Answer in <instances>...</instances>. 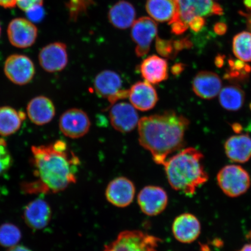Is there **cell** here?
Here are the masks:
<instances>
[{
    "label": "cell",
    "instance_id": "obj_35",
    "mask_svg": "<svg viewBox=\"0 0 251 251\" xmlns=\"http://www.w3.org/2000/svg\"><path fill=\"white\" fill-rule=\"evenodd\" d=\"M17 5V0H0V6L5 8H12Z\"/></svg>",
    "mask_w": 251,
    "mask_h": 251
},
{
    "label": "cell",
    "instance_id": "obj_26",
    "mask_svg": "<svg viewBox=\"0 0 251 251\" xmlns=\"http://www.w3.org/2000/svg\"><path fill=\"white\" fill-rule=\"evenodd\" d=\"M245 94L239 86L230 85L221 90L219 102L222 107L229 111H237L242 107Z\"/></svg>",
    "mask_w": 251,
    "mask_h": 251
},
{
    "label": "cell",
    "instance_id": "obj_15",
    "mask_svg": "<svg viewBox=\"0 0 251 251\" xmlns=\"http://www.w3.org/2000/svg\"><path fill=\"white\" fill-rule=\"evenodd\" d=\"M136 188L126 177L115 178L108 184L105 191L108 201L118 208H125L134 200Z\"/></svg>",
    "mask_w": 251,
    "mask_h": 251
},
{
    "label": "cell",
    "instance_id": "obj_40",
    "mask_svg": "<svg viewBox=\"0 0 251 251\" xmlns=\"http://www.w3.org/2000/svg\"><path fill=\"white\" fill-rule=\"evenodd\" d=\"M8 251H31L30 249L26 247L23 246H14L11 247Z\"/></svg>",
    "mask_w": 251,
    "mask_h": 251
},
{
    "label": "cell",
    "instance_id": "obj_6",
    "mask_svg": "<svg viewBox=\"0 0 251 251\" xmlns=\"http://www.w3.org/2000/svg\"><path fill=\"white\" fill-rule=\"evenodd\" d=\"M217 181L226 195L235 198L243 195L251 186L250 176L246 169L240 165H229L219 171Z\"/></svg>",
    "mask_w": 251,
    "mask_h": 251
},
{
    "label": "cell",
    "instance_id": "obj_14",
    "mask_svg": "<svg viewBox=\"0 0 251 251\" xmlns=\"http://www.w3.org/2000/svg\"><path fill=\"white\" fill-rule=\"evenodd\" d=\"M112 105L109 119L112 127L122 133L134 130L140 121L136 109L131 103L124 102Z\"/></svg>",
    "mask_w": 251,
    "mask_h": 251
},
{
    "label": "cell",
    "instance_id": "obj_39",
    "mask_svg": "<svg viewBox=\"0 0 251 251\" xmlns=\"http://www.w3.org/2000/svg\"><path fill=\"white\" fill-rule=\"evenodd\" d=\"M233 130L235 133L240 134L243 130V127L241 124L238 123H234L231 126Z\"/></svg>",
    "mask_w": 251,
    "mask_h": 251
},
{
    "label": "cell",
    "instance_id": "obj_13",
    "mask_svg": "<svg viewBox=\"0 0 251 251\" xmlns=\"http://www.w3.org/2000/svg\"><path fill=\"white\" fill-rule=\"evenodd\" d=\"M39 61L41 67L49 73L64 70L68 62L67 46L61 42L49 44L41 50Z\"/></svg>",
    "mask_w": 251,
    "mask_h": 251
},
{
    "label": "cell",
    "instance_id": "obj_27",
    "mask_svg": "<svg viewBox=\"0 0 251 251\" xmlns=\"http://www.w3.org/2000/svg\"><path fill=\"white\" fill-rule=\"evenodd\" d=\"M191 43L187 38L179 40H166L157 37L156 49L159 54L165 58H174L184 49L190 48Z\"/></svg>",
    "mask_w": 251,
    "mask_h": 251
},
{
    "label": "cell",
    "instance_id": "obj_20",
    "mask_svg": "<svg viewBox=\"0 0 251 251\" xmlns=\"http://www.w3.org/2000/svg\"><path fill=\"white\" fill-rule=\"evenodd\" d=\"M26 109L30 121L37 126L50 123L55 115L54 103L46 96H37L31 99L28 103Z\"/></svg>",
    "mask_w": 251,
    "mask_h": 251
},
{
    "label": "cell",
    "instance_id": "obj_10",
    "mask_svg": "<svg viewBox=\"0 0 251 251\" xmlns=\"http://www.w3.org/2000/svg\"><path fill=\"white\" fill-rule=\"evenodd\" d=\"M61 132L71 139H79L89 132L91 127L89 117L82 110L72 108L66 111L59 119Z\"/></svg>",
    "mask_w": 251,
    "mask_h": 251
},
{
    "label": "cell",
    "instance_id": "obj_12",
    "mask_svg": "<svg viewBox=\"0 0 251 251\" xmlns=\"http://www.w3.org/2000/svg\"><path fill=\"white\" fill-rule=\"evenodd\" d=\"M137 201L144 214L153 216L160 214L166 209L168 203V196L161 187L148 186L140 191Z\"/></svg>",
    "mask_w": 251,
    "mask_h": 251
},
{
    "label": "cell",
    "instance_id": "obj_8",
    "mask_svg": "<svg viewBox=\"0 0 251 251\" xmlns=\"http://www.w3.org/2000/svg\"><path fill=\"white\" fill-rule=\"evenodd\" d=\"M5 76L19 86L30 82L35 75V67L31 59L23 54H13L6 59L4 68Z\"/></svg>",
    "mask_w": 251,
    "mask_h": 251
},
{
    "label": "cell",
    "instance_id": "obj_44",
    "mask_svg": "<svg viewBox=\"0 0 251 251\" xmlns=\"http://www.w3.org/2000/svg\"><path fill=\"white\" fill-rule=\"evenodd\" d=\"M250 108L251 111V103H250Z\"/></svg>",
    "mask_w": 251,
    "mask_h": 251
},
{
    "label": "cell",
    "instance_id": "obj_4",
    "mask_svg": "<svg viewBox=\"0 0 251 251\" xmlns=\"http://www.w3.org/2000/svg\"><path fill=\"white\" fill-rule=\"evenodd\" d=\"M177 14L171 25L173 33L179 35L188 28L199 32L205 26V18L223 14V9L212 0H176Z\"/></svg>",
    "mask_w": 251,
    "mask_h": 251
},
{
    "label": "cell",
    "instance_id": "obj_18",
    "mask_svg": "<svg viewBox=\"0 0 251 251\" xmlns=\"http://www.w3.org/2000/svg\"><path fill=\"white\" fill-rule=\"evenodd\" d=\"M24 218L28 226L34 230H40L46 227L51 220V208L43 198H39L26 206Z\"/></svg>",
    "mask_w": 251,
    "mask_h": 251
},
{
    "label": "cell",
    "instance_id": "obj_25",
    "mask_svg": "<svg viewBox=\"0 0 251 251\" xmlns=\"http://www.w3.org/2000/svg\"><path fill=\"white\" fill-rule=\"evenodd\" d=\"M25 119L24 112L11 106L0 107V136L7 137L17 132Z\"/></svg>",
    "mask_w": 251,
    "mask_h": 251
},
{
    "label": "cell",
    "instance_id": "obj_17",
    "mask_svg": "<svg viewBox=\"0 0 251 251\" xmlns=\"http://www.w3.org/2000/svg\"><path fill=\"white\" fill-rule=\"evenodd\" d=\"M128 98L131 104L141 111L152 109L158 101L156 91L148 81H139L128 90Z\"/></svg>",
    "mask_w": 251,
    "mask_h": 251
},
{
    "label": "cell",
    "instance_id": "obj_33",
    "mask_svg": "<svg viewBox=\"0 0 251 251\" xmlns=\"http://www.w3.org/2000/svg\"><path fill=\"white\" fill-rule=\"evenodd\" d=\"M12 163L10 153L0 158V175L11 167Z\"/></svg>",
    "mask_w": 251,
    "mask_h": 251
},
{
    "label": "cell",
    "instance_id": "obj_41",
    "mask_svg": "<svg viewBox=\"0 0 251 251\" xmlns=\"http://www.w3.org/2000/svg\"><path fill=\"white\" fill-rule=\"evenodd\" d=\"M249 237L250 242L245 244L239 251H251V233H250Z\"/></svg>",
    "mask_w": 251,
    "mask_h": 251
},
{
    "label": "cell",
    "instance_id": "obj_34",
    "mask_svg": "<svg viewBox=\"0 0 251 251\" xmlns=\"http://www.w3.org/2000/svg\"><path fill=\"white\" fill-rule=\"evenodd\" d=\"M185 65L181 64V63H178L173 66L172 68V73L175 76L180 75L182 72L184 70Z\"/></svg>",
    "mask_w": 251,
    "mask_h": 251
},
{
    "label": "cell",
    "instance_id": "obj_32",
    "mask_svg": "<svg viewBox=\"0 0 251 251\" xmlns=\"http://www.w3.org/2000/svg\"><path fill=\"white\" fill-rule=\"evenodd\" d=\"M43 0H17V5L22 10L26 12L36 6L43 5Z\"/></svg>",
    "mask_w": 251,
    "mask_h": 251
},
{
    "label": "cell",
    "instance_id": "obj_3",
    "mask_svg": "<svg viewBox=\"0 0 251 251\" xmlns=\"http://www.w3.org/2000/svg\"><path fill=\"white\" fill-rule=\"evenodd\" d=\"M203 158L199 150L191 147L168 158L164 166L172 188L186 196L194 195L198 188L209 179L204 168Z\"/></svg>",
    "mask_w": 251,
    "mask_h": 251
},
{
    "label": "cell",
    "instance_id": "obj_16",
    "mask_svg": "<svg viewBox=\"0 0 251 251\" xmlns=\"http://www.w3.org/2000/svg\"><path fill=\"white\" fill-rule=\"evenodd\" d=\"M201 231V226L199 220L191 213H183L178 216L173 223V234L181 243H193L199 237Z\"/></svg>",
    "mask_w": 251,
    "mask_h": 251
},
{
    "label": "cell",
    "instance_id": "obj_29",
    "mask_svg": "<svg viewBox=\"0 0 251 251\" xmlns=\"http://www.w3.org/2000/svg\"><path fill=\"white\" fill-rule=\"evenodd\" d=\"M228 69L224 78L234 82H242L248 79L251 72V67L240 59H229Z\"/></svg>",
    "mask_w": 251,
    "mask_h": 251
},
{
    "label": "cell",
    "instance_id": "obj_2",
    "mask_svg": "<svg viewBox=\"0 0 251 251\" xmlns=\"http://www.w3.org/2000/svg\"><path fill=\"white\" fill-rule=\"evenodd\" d=\"M31 150L36 175L47 191L60 192L76 183L80 160L69 150L65 141L59 140Z\"/></svg>",
    "mask_w": 251,
    "mask_h": 251
},
{
    "label": "cell",
    "instance_id": "obj_22",
    "mask_svg": "<svg viewBox=\"0 0 251 251\" xmlns=\"http://www.w3.org/2000/svg\"><path fill=\"white\" fill-rule=\"evenodd\" d=\"M225 150L232 162H247L251 158V137L249 134L231 136L226 141Z\"/></svg>",
    "mask_w": 251,
    "mask_h": 251
},
{
    "label": "cell",
    "instance_id": "obj_28",
    "mask_svg": "<svg viewBox=\"0 0 251 251\" xmlns=\"http://www.w3.org/2000/svg\"><path fill=\"white\" fill-rule=\"evenodd\" d=\"M233 50L237 57L245 62H251V32L243 31L235 35Z\"/></svg>",
    "mask_w": 251,
    "mask_h": 251
},
{
    "label": "cell",
    "instance_id": "obj_1",
    "mask_svg": "<svg viewBox=\"0 0 251 251\" xmlns=\"http://www.w3.org/2000/svg\"><path fill=\"white\" fill-rule=\"evenodd\" d=\"M189 125L187 118L172 111L144 117L138 124L139 143L156 164L164 166L169 155L184 146Z\"/></svg>",
    "mask_w": 251,
    "mask_h": 251
},
{
    "label": "cell",
    "instance_id": "obj_5",
    "mask_svg": "<svg viewBox=\"0 0 251 251\" xmlns=\"http://www.w3.org/2000/svg\"><path fill=\"white\" fill-rule=\"evenodd\" d=\"M161 240L140 230L121 232L103 251H158Z\"/></svg>",
    "mask_w": 251,
    "mask_h": 251
},
{
    "label": "cell",
    "instance_id": "obj_42",
    "mask_svg": "<svg viewBox=\"0 0 251 251\" xmlns=\"http://www.w3.org/2000/svg\"><path fill=\"white\" fill-rule=\"evenodd\" d=\"M244 15L246 16V17L247 18V25L248 27H249L250 30L251 32V12L249 14H244Z\"/></svg>",
    "mask_w": 251,
    "mask_h": 251
},
{
    "label": "cell",
    "instance_id": "obj_9",
    "mask_svg": "<svg viewBox=\"0 0 251 251\" xmlns=\"http://www.w3.org/2000/svg\"><path fill=\"white\" fill-rule=\"evenodd\" d=\"M157 33L158 26L151 18L142 17L134 21L131 26V37L136 44L135 52L137 56L142 57L148 54Z\"/></svg>",
    "mask_w": 251,
    "mask_h": 251
},
{
    "label": "cell",
    "instance_id": "obj_24",
    "mask_svg": "<svg viewBox=\"0 0 251 251\" xmlns=\"http://www.w3.org/2000/svg\"><path fill=\"white\" fill-rule=\"evenodd\" d=\"M146 8L150 17L159 23H171L177 12L176 0H147Z\"/></svg>",
    "mask_w": 251,
    "mask_h": 251
},
{
    "label": "cell",
    "instance_id": "obj_19",
    "mask_svg": "<svg viewBox=\"0 0 251 251\" xmlns=\"http://www.w3.org/2000/svg\"><path fill=\"white\" fill-rule=\"evenodd\" d=\"M222 80L214 72L201 71L194 77L192 87L193 92L202 99L215 98L221 92Z\"/></svg>",
    "mask_w": 251,
    "mask_h": 251
},
{
    "label": "cell",
    "instance_id": "obj_43",
    "mask_svg": "<svg viewBox=\"0 0 251 251\" xmlns=\"http://www.w3.org/2000/svg\"><path fill=\"white\" fill-rule=\"evenodd\" d=\"M1 25H0V36H1Z\"/></svg>",
    "mask_w": 251,
    "mask_h": 251
},
{
    "label": "cell",
    "instance_id": "obj_31",
    "mask_svg": "<svg viewBox=\"0 0 251 251\" xmlns=\"http://www.w3.org/2000/svg\"><path fill=\"white\" fill-rule=\"evenodd\" d=\"M42 6H36V7L31 8L26 12L28 18L31 21L39 22L42 20L44 15H45V11H44Z\"/></svg>",
    "mask_w": 251,
    "mask_h": 251
},
{
    "label": "cell",
    "instance_id": "obj_37",
    "mask_svg": "<svg viewBox=\"0 0 251 251\" xmlns=\"http://www.w3.org/2000/svg\"><path fill=\"white\" fill-rule=\"evenodd\" d=\"M227 27L225 24H219L216 25L215 31L216 33L222 35L226 31Z\"/></svg>",
    "mask_w": 251,
    "mask_h": 251
},
{
    "label": "cell",
    "instance_id": "obj_23",
    "mask_svg": "<svg viewBox=\"0 0 251 251\" xmlns=\"http://www.w3.org/2000/svg\"><path fill=\"white\" fill-rule=\"evenodd\" d=\"M136 18V10L129 2L119 1L108 12V20L113 26L119 29H126L132 26Z\"/></svg>",
    "mask_w": 251,
    "mask_h": 251
},
{
    "label": "cell",
    "instance_id": "obj_30",
    "mask_svg": "<svg viewBox=\"0 0 251 251\" xmlns=\"http://www.w3.org/2000/svg\"><path fill=\"white\" fill-rule=\"evenodd\" d=\"M22 237L20 229L11 224H5L0 227V246L13 247L20 241Z\"/></svg>",
    "mask_w": 251,
    "mask_h": 251
},
{
    "label": "cell",
    "instance_id": "obj_38",
    "mask_svg": "<svg viewBox=\"0 0 251 251\" xmlns=\"http://www.w3.org/2000/svg\"><path fill=\"white\" fill-rule=\"evenodd\" d=\"M225 56L219 54L215 59V64L218 68H221L224 66Z\"/></svg>",
    "mask_w": 251,
    "mask_h": 251
},
{
    "label": "cell",
    "instance_id": "obj_21",
    "mask_svg": "<svg viewBox=\"0 0 251 251\" xmlns=\"http://www.w3.org/2000/svg\"><path fill=\"white\" fill-rule=\"evenodd\" d=\"M140 70L144 79L151 84H158L168 78L167 61L155 55L144 59L140 65Z\"/></svg>",
    "mask_w": 251,
    "mask_h": 251
},
{
    "label": "cell",
    "instance_id": "obj_11",
    "mask_svg": "<svg viewBox=\"0 0 251 251\" xmlns=\"http://www.w3.org/2000/svg\"><path fill=\"white\" fill-rule=\"evenodd\" d=\"M7 34L12 46L19 49H27L35 43L38 30L30 21L18 18L14 19L9 24Z\"/></svg>",
    "mask_w": 251,
    "mask_h": 251
},
{
    "label": "cell",
    "instance_id": "obj_36",
    "mask_svg": "<svg viewBox=\"0 0 251 251\" xmlns=\"http://www.w3.org/2000/svg\"><path fill=\"white\" fill-rule=\"evenodd\" d=\"M9 153L7 149V143L4 139H0V158Z\"/></svg>",
    "mask_w": 251,
    "mask_h": 251
},
{
    "label": "cell",
    "instance_id": "obj_7",
    "mask_svg": "<svg viewBox=\"0 0 251 251\" xmlns=\"http://www.w3.org/2000/svg\"><path fill=\"white\" fill-rule=\"evenodd\" d=\"M122 86L120 75L110 70L100 72L94 81V90L97 95L107 99L112 105L128 97V90L124 89Z\"/></svg>",
    "mask_w": 251,
    "mask_h": 251
}]
</instances>
